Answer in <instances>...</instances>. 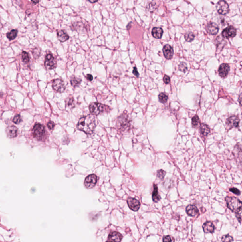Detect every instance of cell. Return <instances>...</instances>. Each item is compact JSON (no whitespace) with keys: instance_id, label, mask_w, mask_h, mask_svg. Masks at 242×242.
I'll list each match as a JSON object with an SVG mask.
<instances>
[{"instance_id":"1","label":"cell","mask_w":242,"mask_h":242,"mask_svg":"<svg viewBox=\"0 0 242 242\" xmlns=\"http://www.w3.org/2000/svg\"><path fill=\"white\" fill-rule=\"evenodd\" d=\"M96 124L97 121L95 116L93 115H88L80 119L77 125V128L89 135L93 134Z\"/></svg>"},{"instance_id":"2","label":"cell","mask_w":242,"mask_h":242,"mask_svg":"<svg viewBox=\"0 0 242 242\" xmlns=\"http://www.w3.org/2000/svg\"><path fill=\"white\" fill-rule=\"evenodd\" d=\"M227 208L235 213H239L242 210V202L235 197L227 196L225 198Z\"/></svg>"},{"instance_id":"3","label":"cell","mask_w":242,"mask_h":242,"mask_svg":"<svg viewBox=\"0 0 242 242\" xmlns=\"http://www.w3.org/2000/svg\"><path fill=\"white\" fill-rule=\"evenodd\" d=\"M89 109L90 113L93 115L96 116H98L102 113H107L111 110V108L108 106L97 102L91 104L89 106Z\"/></svg>"},{"instance_id":"4","label":"cell","mask_w":242,"mask_h":242,"mask_svg":"<svg viewBox=\"0 0 242 242\" xmlns=\"http://www.w3.org/2000/svg\"><path fill=\"white\" fill-rule=\"evenodd\" d=\"M117 123L119 130L124 132L130 128L131 125V120L127 114H123L119 117Z\"/></svg>"},{"instance_id":"5","label":"cell","mask_w":242,"mask_h":242,"mask_svg":"<svg viewBox=\"0 0 242 242\" xmlns=\"http://www.w3.org/2000/svg\"><path fill=\"white\" fill-rule=\"evenodd\" d=\"M33 134L37 140L42 141L45 139V130L44 126L40 124H37L33 129Z\"/></svg>"},{"instance_id":"6","label":"cell","mask_w":242,"mask_h":242,"mask_svg":"<svg viewBox=\"0 0 242 242\" xmlns=\"http://www.w3.org/2000/svg\"><path fill=\"white\" fill-rule=\"evenodd\" d=\"M45 65L48 70H53L57 67V61L52 54H48L46 55Z\"/></svg>"},{"instance_id":"7","label":"cell","mask_w":242,"mask_h":242,"mask_svg":"<svg viewBox=\"0 0 242 242\" xmlns=\"http://www.w3.org/2000/svg\"><path fill=\"white\" fill-rule=\"evenodd\" d=\"M216 9L218 13L221 15H226L229 11L228 3L224 1H219L216 5Z\"/></svg>"},{"instance_id":"8","label":"cell","mask_w":242,"mask_h":242,"mask_svg":"<svg viewBox=\"0 0 242 242\" xmlns=\"http://www.w3.org/2000/svg\"><path fill=\"white\" fill-rule=\"evenodd\" d=\"M97 176L95 174H91L86 178L84 185L88 189H92L95 187L97 183Z\"/></svg>"},{"instance_id":"9","label":"cell","mask_w":242,"mask_h":242,"mask_svg":"<svg viewBox=\"0 0 242 242\" xmlns=\"http://www.w3.org/2000/svg\"><path fill=\"white\" fill-rule=\"evenodd\" d=\"M53 88L54 90L58 93H62L65 90L64 82L61 79H56L53 82Z\"/></svg>"},{"instance_id":"10","label":"cell","mask_w":242,"mask_h":242,"mask_svg":"<svg viewBox=\"0 0 242 242\" xmlns=\"http://www.w3.org/2000/svg\"><path fill=\"white\" fill-rule=\"evenodd\" d=\"M237 34V30L235 28L232 26L227 27L222 32V36L225 39L233 38L235 37Z\"/></svg>"},{"instance_id":"11","label":"cell","mask_w":242,"mask_h":242,"mask_svg":"<svg viewBox=\"0 0 242 242\" xmlns=\"http://www.w3.org/2000/svg\"><path fill=\"white\" fill-rule=\"evenodd\" d=\"M240 119L237 116H231L227 120V126L230 129L233 128H237L239 126Z\"/></svg>"},{"instance_id":"12","label":"cell","mask_w":242,"mask_h":242,"mask_svg":"<svg viewBox=\"0 0 242 242\" xmlns=\"http://www.w3.org/2000/svg\"><path fill=\"white\" fill-rule=\"evenodd\" d=\"M127 203L130 209L134 211H137L140 208V202L135 198H128L127 199Z\"/></svg>"},{"instance_id":"13","label":"cell","mask_w":242,"mask_h":242,"mask_svg":"<svg viewBox=\"0 0 242 242\" xmlns=\"http://www.w3.org/2000/svg\"><path fill=\"white\" fill-rule=\"evenodd\" d=\"M229 70L230 67L229 65L227 63H223L219 67V75L222 78H225L228 75Z\"/></svg>"},{"instance_id":"14","label":"cell","mask_w":242,"mask_h":242,"mask_svg":"<svg viewBox=\"0 0 242 242\" xmlns=\"http://www.w3.org/2000/svg\"><path fill=\"white\" fill-rule=\"evenodd\" d=\"M164 56L167 59H170L173 56L174 50L172 47L169 45H166L163 48Z\"/></svg>"},{"instance_id":"15","label":"cell","mask_w":242,"mask_h":242,"mask_svg":"<svg viewBox=\"0 0 242 242\" xmlns=\"http://www.w3.org/2000/svg\"><path fill=\"white\" fill-rule=\"evenodd\" d=\"M122 235L117 232L110 233L108 235V241L110 242H121L122 239Z\"/></svg>"},{"instance_id":"16","label":"cell","mask_w":242,"mask_h":242,"mask_svg":"<svg viewBox=\"0 0 242 242\" xmlns=\"http://www.w3.org/2000/svg\"><path fill=\"white\" fill-rule=\"evenodd\" d=\"M207 30L210 34L215 35L219 32V27L217 24L214 22H211L207 25Z\"/></svg>"},{"instance_id":"17","label":"cell","mask_w":242,"mask_h":242,"mask_svg":"<svg viewBox=\"0 0 242 242\" xmlns=\"http://www.w3.org/2000/svg\"><path fill=\"white\" fill-rule=\"evenodd\" d=\"M186 211L189 216L194 217L198 214L199 209L195 205H189L186 207Z\"/></svg>"},{"instance_id":"18","label":"cell","mask_w":242,"mask_h":242,"mask_svg":"<svg viewBox=\"0 0 242 242\" xmlns=\"http://www.w3.org/2000/svg\"><path fill=\"white\" fill-rule=\"evenodd\" d=\"M203 231L205 233H212L214 232L215 227L211 221L205 222L202 227Z\"/></svg>"},{"instance_id":"19","label":"cell","mask_w":242,"mask_h":242,"mask_svg":"<svg viewBox=\"0 0 242 242\" xmlns=\"http://www.w3.org/2000/svg\"><path fill=\"white\" fill-rule=\"evenodd\" d=\"M18 132V129L15 126H10L6 129L7 136L10 138H13L16 137Z\"/></svg>"},{"instance_id":"20","label":"cell","mask_w":242,"mask_h":242,"mask_svg":"<svg viewBox=\"0 0 242 242\" xmlns=\"http://www.w3.org/2000/svg\"><path fill=\"white\" fill-rule=\"evenodd\" d=\"M57 36L58 40L62 42H64L68 40L69 36L64 30H60L57 31Z\"/></svg>"},{"instance_id":"21","label":"cell","mask_w":242,"mask_h":242,"mask_svg":"<svg viewBox=\"0 0 242 242\" xmlns=\"http://www.w3.org/2000/svg\"><path fill=\"white\" fill-rule=\"evenodd\" d=\"M199 129L201 134L204 137H207L211 132L209 127L204 124H200Z\"/></svg>"},{"instance_id":"22","label":"cell","mask_w":242,"mask_h":242,"mask_svg":"<svg viewBox=\"0 0 242 242\" xmlns=\"http://www.w3.org/2000/svg\"><path fill=\"white\" fill-rule=\"evenodd\" d=\"M163 31L161 28L159 27H155L153 28L152 30V35L153 37L155 39H161L162 36Z\"/></svg>"},{"instance_id":"23","label":"cell","mask_w":242,"mask_h":242,"mask_svg":"<svg viewBox=\"0 0 242 242\" xmlns=\"http://www.w3.org/2000/svg\"><path fill=\"white\" fill-rule=\"evenodd\" d=\"M153 187H154V189H153L152 195V200L154 202H158V201H160V199H161V197L160 196V195L158 194V188L157 185L154 184Z\"/></svg>"},{"instance_id":"24","label":"cell","mask_w":242,"mask_h":242,"mask_svg":"<svg viewBox=\"0 0 242 242\" xmlns=\"http://www.w3.org/2000/svg\"><path fill=\"white\" fill-rule=\"evenodd\" d=\"M81 82V79H80V78H77V77H75V76L72 77L71 78H70V83H71L73 87L78 86L80 84Z\"/></svg>"},{"instance_id":"25","label":"cell","mask_w":242,"mask_h":242,"mask_svg":"<svg viewBox=\"0 0 242 242\" xmlns=\"http://www.w3.org/2000/svg\"><path fill=\"white\" fill-rule=\"evenodd\" d=\"M18 34V31L16 29H13L10 32L7 33V37L9 40H13L17 37Z\"/></svg>"},{"instance_id":"26","label":"cell","mask_w":242,"mask_h":242,"mask_svg":"<svg viewBox=\"0 0 242 242\" xmlns=\"http://www.w3.org/2000/svg\"><path fill=\"white\" fill-rule=\"evenodd\" d=\"M184 37L186 41L187 42H191L194 40L195 36L193 33L191 32H188L184 35Z\"/></svg>"},{"instance_id":"27","label":"cell","mask_w":242,"mask_h":242,"mask_svg":"<svg viewBox=\"0 0 242 242\" xmlns=\"http://www.w3.org/2000/svg\"><path fill=\"white\" fill-rule=\"evenodd\" d=\"M158 99L160 102L162 103H166L168 100V96L166 94L161 93L158 96Z\"/></svg>"},{"instance_id":"28","label":"cell","mask_w":242,"mask_h":242,"mask_svg":"<svg viewBox=\"0 0 242 242\" xmlns=\"http://www.w3.org/2000/svg\"><path fill=\"white\" fill-rule=\"evenodd\" d=\"M191 124L193 126L194 128L196 127L199 124H200V121H199V117H198V116H194V117L192 118V121H191Z\"/></svg>"},{"instance_id":"29","label":"cell","mask_w":242,"mask_h":242,"mask_svg":"<svg viewBox=\"0 0 242 242\" xmlns=\"http://www.w3.org/2000/svg\"><path fill=\"white\" fill-rule=\"evenodd\" d=\"M221 240L222 242H232L234 241V239L232 237L229 235H226L222 236Z\"/></svg>"},{"instance_id":"30","label":"cell","mask_w":242,"mask_h":242,"mask_svg":"<svg viewBox=\"0 0 242 242\" xmlns=\"http://www.w3.org/2000/svg\"><path fill=\"white\" fill-rule=\"evenodd\" d=\"M22 61L24 63H28L29 61V54L28 53L25 52V51H23L22 53Z\"/></svg>"},{"instance_id":"31","label":"cell","mask_w":242,"mask_h":242,"mask_svg":"<svg viewBox=\"0 0 242 242\" xmlns=\"http://www.w3.org/2000/svg\"><path fill=\"white\" fill-rule=\"evenodd\" d=\"M166 175V172L162 169H160L157 171V176L161 180H163L164 179Z\"/></svg>"},{"instance_id":"32","label":"cell","mask_w":242,"mask_h":242,"mask_svg":"<svg viewBox=\"0 0 242 242\" xmlns=\"http://www.w3.org/2000/svg\"><path fill=\"white\" fill-rule=\"evenodd\" d=\"M40 54H41V50L39 48H35L32 51V55L35 58H39V57H40Z\"/></svg>"},{"instance_id":"33","label":"cell","mask_w":242,"mask_h":242,"mask_svg":"<svg viewBox=\"0 0 242 242\" xmlns=\"http://www.w3.org/2000/svg\"><path fill=\"white\" fill-rule=\"evenodd\" d=\"M178 69L182 72H186V70H187L188 67H187V65H186L185 63H184L183 62H182L179 65V68Z\"/></svg>"},{"instance_id":"34","label":"cell","mask_w":242,"mask_h":242,"mask_svg":"<svg viewBox=\"0 0 242 242\" xmlns=\"http://www.w3.org/2000/svg\"><path fill=\"white\" fill-rule=\"evenodd\" d=\"M163 242H175V239L173 237L170 235H166L163 238Z\"/></svg>"},{"instance_id":"35","label":"cell","mask_w":242,"mask_h":242,"mask_svg":"<svg viewBox=\"0 0 242 242\" xmlns=\"http://www.w3.org/2000/svg\"><path fill=\"white\" fill-rule=\"evenodd\" d=\"M13 122L15 123V124H19L20 122H21V116L19 115H17L14 117V118L13 119Z\"/></svg>"},{"instance_id":"36","label":"cell","mask_w":242,"mask_h":242,"mask_svg":"<svg viewBox=\"0 0 242 242\" xmlns=\"http://www.w3.org/2000/svg\"><path fill=\"white\" fill-rule=\"evenodd\" d=\"M68 106L70 108H72L75 106L74 103V99L73 98H70L69 100L67 102Z\"/></svg>"},{"instance_id":"37","label":"cell","mask_w":242,"mask_h":242,"mask_svg":"<svg viewBox=\"0 0 242 242\" xmlns=\"http://www.w3.org/2000/svg\"><path fill=\"white\" fill-rule=\"evenodd\" d=\"M229 191L231 192H232L234 194H236L237 195H239L240 194H241L240 191L239 190L235 188H232L229 189Z\"/></svg>"},{"instance_id":"38","label":"cell","mask_w":242,"mask_h":242,"mask_svg":"<svg viewBox=\"0 0 242 242\" xmlns=\"http://www.w3.org/2000/svg\"><path fill=\"white\" fill-rule=\"evenodd\" d=\"M55 126V124H54V122L50 121L49 122H48L47 127H48L49 129L50 130H52L54 129Z\"/></svg>"},{"instance_id":"39","label":"cell","mask_w":242,"mask_h":242,"mask_svg":"<svg viewBox=\"0 0 242 242\" xmlns=\"http://www.w3.org/2000/svg\"><path fill=\"white\" fill-rule=\"evenodd\" d=\"M163 80H164V82H165L166 84H169L170 82V77L167 75H165L164 78H163Z\"/></svg>"},{"instance_id":"40","label":"cell","mask_w":242,"mask_h":242,"mask_svg":"<svg viewBox=\"0 0 242 242\" xmlns=\"http://www.w3.org/2000/svg\"><path fill=\"white\" fill-rule=\"evenodd\" d=\"M132 73L134 74L135 76H136L137 77H139V73L138 72L137 69V68L136 67H134V70H133V71H132Z\"/></svg>"},{"instance_id":"41","label":"cell","mask_w":242,"mask_h":242,"mask_svg":"<svg viewBox=\"0 0 242 242\" xmlns=\"http://www.w3.org/2000/svg\"><path fill=\"white\" fill-rule=\"evenodd\" d=\"M86 77L87 78V80H88V81H91L93 80V76L90 74H88L86 76Z\"/></svg>"},{"instance_id":"42","label":"cell","mask_w":242,"mask_h":242,"mask_svg":"<svg viewBox=\"0 0 242 242\" xmlns=\"http://www.w3.org/2000/svg\"><path fill=\"white\" fill-rule=\"evenodd\" d=\"M236 217L238 219V220L240 223H241V214H239V213H236Z\"/></svg>"},{"instance_id":"43","label":"cell","mask_w":242,"mask_h":242,"mask_svg":"<svg viewBox=\"0 0 242 242\" xmlns=\"http://www.w3.org/2000/svg\"><path fill=\"white\" fill-rule=\"evenodd\" d=\"M90 1V3H96V2H97L98 1V0H96V1H90H90Z\"/></svg>"},{"instance_id":"44","label":"cell","mask_w":242,"mask_h":242,"mask_svg":"<svg viewBox=\"0 0 242 242\" xmlns=\"http://www.w3.org/2000/svg\"><path fill=\"white\" fill-rule=\"evenodd\" d=\"M31 1L32 2V3H34L35 4H36V3H39V1Z\"/></svg>"},{"instance_id":"45","label":"cell","mask_w":242,"mask_h":242,"mask_svg":"<svg viewBox=\"0 0 242 242\" xmlns=\"http://www.w3.org/2000/svg\"><path fill=\"white\" fill-rule=\"evenodd\" d=\"M106 242H109V241H106Z\"/></svg>"}]
</instances>
